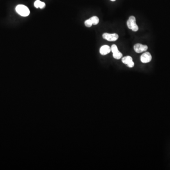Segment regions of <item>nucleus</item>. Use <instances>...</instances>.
Here are the masks:
<instances>
[{"label": "nucleus", "mask_w": 170, "mask_h": 170, "mask_svg": "<svg viewBox=\"0 0 170 170\" xmlns=\"http://www.w3.org/2000/svg\"><path fill=\"white\" fill-rule=\"evenodd\" d=\"M111 51L113 53V56L114 59H117V60H119L122 57V54L119 51L116 45H114V44L112 45L111 46Z\"/></svg>", "instance_id": "4"}, {"label": "nucleus", "mask_w": 170, "mask_h": 170, "mask_svg": "<svg viewBox=\"0 0 170 170\" xmlns=\"http://www.w3.org/2000/svg\"><path fill=\"white\" fill-rule=\"evenodd\" d=\"M85 25L86 27H88V28H90L92 26V24L89 19H87V20L85 21Z\"/></svg>", "instance_id": "11"}, {"label": "nucleus", "mask_w": 170, "mask_h": 170, "mask_svg": "<svg viewBox=\"0 0 170 170\" xmlns=\"http://www.w3.org/2000/svg\"><path fill=\"white\" fill-rule=\"evenodd\" d=\"M152 55L149 52L144 53L140 56V60H141V62L144 63V64L150 62V61L152 60Z\"/></svg>", "instance_id": "7"}, {"label": "nucleus", "mask_w": 170, "mask_h": 170, "mask_svg": "<svg viewBox=\"0 0 170 170\" xmlns=\"http://www.w3.org/2000/svg\"><path fill=\"white\" fill-rule=\"evenodd\" d=\"M16 11L19 15L27 17L30 14V10L28 7L22 4H19L16 7Z\"/></svg>", "instance_id": "1"}, {"label": "nucleus", "mask_w": 170, "mask_h": 170, "mask_svg": "<svg viewBox=\"0 0 170 170\" xmlns=\"http://www.w3.org/2000/svg\"><path fill=\"white\" fill-rule=\"evenodd\" d=\"M34 6L37 8L43 9L46 7V3L40 0H37L34 3Z\"/></svg>", "instance_id": "9"}, {"label": "nucleus", "mask_w": 170, "mask_h": 170, "mask_svg": "<svg viewBox=\"0 0 170 170\" xmlns=\"http://www.w3.org/2000/svg\"><path fill=\"white\" fill-rule=\"evenodd\" d=\"M134 49L136 53H141L146 52L148 49V46L141 44H136L134 46Z\"/></svg>", "instance_id": "5"}, {"label": "nucleus", "mask_w": 170, "mask_h": 170, "mask_svg": "<svg viewBox=\"0 0 170 170\" xmlns=\"http://www.w3.org/2000/svg\"><path fill=\"white\" fill-rule=\"evenodd\" d=\"M102 37L104 39L108 41H110V42L115 41L119 38L118 35L116 33L109 34V33H105L103 34Z\"/></svg>", "instance_id": "3"}, {"label": "nucleus", "mask_w": 170, "mask_h": 170, "mask_svg": "<svg viewBox=\"0 0 170 170\" xmlns=\"http://www.w3.org/2000/svg\"><path fill=\"white\" fill-rule=\"evenodd\" d=\"M127 26L129 29L134 32H136L138 30V26L136 22V18L133 16L130 17L127 22Z\"/></svg>", "instance_id": "2"}, {"label": "nucleus", "mask_w": 170, "mask_h": 170, "mask_svg": "<svg viewBox=\"0 0 170 170\" xmlns=\"http://www.w3.org/2000/svg\"><path fill=\"white\" fill-rule=\"evenodd\" d=\"M122 62L123 64H127L128 67L129 68L133 67L134 66V63L133 62L132 57L130 56H127L122 58Z\"/></svg>", "instance_id": "6"}, {"label": "nucleus", "mask_w": 170, "mask_h": 170, "mask_svg": "<svg viewBox=\"0 0 170 170\" xmlns=\"http://www.w3.org/2000/svg\"><path fill=\"white\" fill-rule=\"evenodd\" d=\"M111 1H116V0H111Z\"/></svg>", "instance_id": "12"}, {"label": "nucleus", "mask_w": 170, "mask_h": 170, "mask_svg": "<svg viewBox=\"0 0 170 170\" xmlns=\"http://www.w3.org/2000/svg\"><path fill=\"white\" fill-rule=\"evenodd\" d=\"M111 51V47L107 45L102 46L100 49V53L102 55H108Z\"/></svg>", "instance_id": "8"}, {"label": "nucleus", "mask_w": 170, "mask_h": 170, "mask_svg": "<svg viewBox=\"0 0 170 170\" xmlns=\"http://www.w3.org/2000/svg\"><path fill=\"white\" fill-rule=\"evenodd\" d=\"M90 19V21L91 22L92 25H96L98 24L99 22V18H98L97 17V16H93L91 18H90L89 19Z\"/></svg>", "instance_id": "10"}]
</instances>
